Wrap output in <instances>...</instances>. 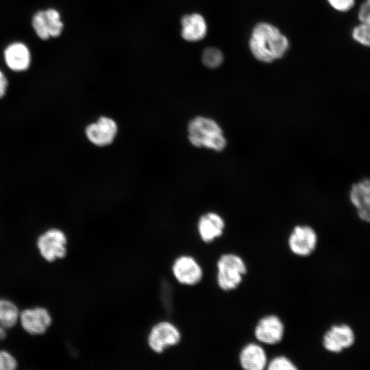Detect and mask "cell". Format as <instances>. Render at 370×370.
Here are the masks:
<instances>
[{
	"label": "cell",
	"instance_id": "cell-1",
	"mask_svg": "<svg viewBox=\"0 0 370 370\" xmlns=\"http://www.w3.org/2000/svg\"><path fill=\"white\" fill-rule=\"evenodd\" d=\"M249 45L257 60L271 62L284 56L288 47V41L273 25L260 23L252 30Z\"/></svg>",
	"mask_w": 370,
	"mask_h": 370
},
{
	"label": "cell",
	"instance_id": "cell-2",
	"mask_svg": "<svg viewBox=\"0 0 370 370\" xmlns=\"http://www.w3.org/2000/svg\"><path fill=\"white\" fill-rule=\"evenodd\" d=\"M187 137L192 145L217 152L223 151L227 145V140L220 124L208 116L192 118L187 125Z\"/></svg>",
	"mask_w": 370,
	"mask_h": 370
},
{
	"label": "cell",
	"instance_id": "cell-3",
	"mask_svg": "<svg viewBox=\"0 0 370 370\" xmlns=\"http://www.w3.org/2000/svg\"><path fill=\"white\" fill-rule=\"evenodd\" d=\"M247 269L243 259L237 254L221 255L217 262V282L224 291L236 289L241 284Z\"/></svg>",
	"mask_w": 370,
	"mask_h": 370
},
{
	"label": "cell",
	"instance_id": "cell-4",
	"mask_svg": "<svg viewBox=\"0 0 370 370\" xmlns=\"http://www.w3.org/2000/svg\"><path fill=\"white\" fill-rule=\"evenodd\" d=\"M182 339L181 332L168 321L158 322L152 326L147 336V344L156 354H162L167 349L177 345Z\"/></svg>",
	"mask_w": 370,
	"mask_h": 370
},
{
	"label": "cell",
	"instance_id": "cell-5",
	"mask_svg": "<svg viewBox=\"0 0 370 370\" xmlns=\"http://www.w3.org/2000/svg\"><path fill=\"white\" fill-rule=\"evenodd\" d=\"M67 238L64 232L51 228L41 234L37 246L42 256L49 262L64 258L67 254Z\"/></svg>",
	"mask_w": 370,
	"mask_h": 370
},
{
	"label": "cell",
	"instance_id": "cell-6",
	"mask_svg": "<svg viewBox=\"0 0 370 370\" xmlns=\"http://www.w3.org/2000/svg\"><path fill=\"white\" fill-rule=\"evenodd\" d=\"M171 271L176 281L184 286L197 284L204 275L202 267L190 255H181L176 258L172 264Z\"/></svg>",
	"mask_w": 370,
	"mask_h": 370
},
{
	"label": "cell",
	"instance_id": "cell-7",
	"mask_svg": "<svg viewBox=\"0 0 370 370\" xmlns=\"http://www.w3.org/2000/svg\"><path fill=\"white\" fill-rule=\"evenodd\" d=\"M317 235L314 230L307 225H297L293 227L288 238L291 251L298 256H308L316 249Z\"/></svg>",
	"mask_w": 370,
	"mask_h": 370
},
{
	"label": "cell",
	"instance_id": "cell-8",
	"mask_svg": "<svg viewBox=\"0 0 370 370\" xmlns=\"http://www.w3.org/2000/svg\"><path fill=\"white\" fill-rule=\"evenodd\" d=\"M118 132L116 121L108 116H100L96 121L88 125L85 128L87 139L94 145L104 147L110 145Z\"/></svg>",
	"mask_w": 370,
	"mask_h": 370
},
{
	"label": "cell",
	"instance_id": "cell-9",
	"mask_svg": "<svg viewBox=\"0 0 370 370\" xmlns=\"http://www.w3.org/2000/svg\"><path fill=\"white\" fill-rule=\"evenodd\" d=\"M284 325L280 318L274 314L262 317L254 328L256 340L267 345H275L282 340Z\"/></svg>",
	"mask_w": 370,
	"mask_h": 370
},
{
	"label": "cell",
	"instance_id": "cell-10",
	"mask_svg": "<svg viewBox=\"0 0 370 370\" xmlns=\"http://www.w3.org/2000/svg\"><path fill=\"white\" fill-rule=\"evenodd\" d=\"M355 341L352 329L346 324L332 326L323 335V345L330 352L339 353L351 347Z\"/></svg>",
	"mask_w": 370,
	"mask_h": 370
},
{
	"label": "cell",
	"instance_id": "cell-11",
	"mask_svg": "<svg viewBox=\"0 0 370 370\" xmlns=\"http://www.w3.org/2000/svg\"><path fill=\"white\" fill-rule=\"evenodd\" d=\"M20 316L23 329L32 335L44 334L52 322L48 310L40 307L26 309Z\"/></svg>",
	"mask_w": 370,
	"mask_h": 370
},
{
	"label": "cell",
	"instance_id": "cell-12",
	"mask_svg": "<svg viewBox=\"0 0 370 370\" xmlns=\"http://www.w3.org/2000/svg\"><path fill=\"white\" fill-rule=\"evenodd\" d=\"M225 228L223 218L215 212H207L198 219L197 231L201 241L210 243L220 238Z\"/></svg>",
	"mask_w": 370,
	"mask_h": 370
},
{
	"label": "cell",
	"instance_id": "cell-13",
	"mask_svg": "<svg viewBox=\"0 0 370 370\" xmlns=\"http://www.w3.org/2000/svg\"><path fill=\"white\" fill-rule=\"evenodd\" d=\"M239 362L245 370H262L267 366L268 360L261 345L249 343L242 348L239 354Z\"/></svg>",
	"mask_w": 370,
	"mask_h": 370
},
{
	"label": "cell",
	"instance_id": "cell-14",
	"mask_svg": "<svg viewBox=\"0 0 370 370\" xmlns=\"http://www.w3.org/2000/svg\"><path fill=\"white\" fill-rule=\"evenodd\" d=\"M350 199L356 208L359 217L370 223V180H365L354 184Z\"/></svg>",
	"mask_w": 370,
	"mask_h": 370
},
{
	"label": "cell",
	"instance_id": "cell-15",
	"mask_svg": "<svg viewBox=\"0 0 370 370\" xmlns=\"http://www.w3.org/2000/svg\"><path fill=\"white\" fill-rule=\"evenodd\" d=\"M182 37L187 41H198L207 33V25L204 17L197 13L185 15L181 20Z\"/></svg>",
	"mask_w": 370,
	"mask_h": 370
},
{
	"label": "cell",
	"instance_id": "cell-16",
	"mask_svg": "<svg viewBox=\"0 0 370 370\" xmlns=\"http://www.w3.org/2000/svg\"><path fill=\"white\" fill-rule=\"evenodd\" d=\"M8 67L15 71L26 70L30 64V53L27 47L21 42L9 45L4 52Z\"/></svg>",
	"mask_w": 370,
	"mask_h": 370
},
{
	"label": "cell",
	"instance_id": "cell-17",
	"mask_svg": "<svg viewBox=\"0 0 370 370\" xmlns=\"http://www.w3.org/2000/svg\"><path fill=\"white\" fill-rule=\"evenodd\" d=\"M18 317L16 305L7 299H0V325L5 329L14 326Z\"/></svg>",
	"mask_w": 370,
	"mask_h": 370
},
{
	"label": "cell",
	"instance_id": "cell-18",
	"mask_svg": "<svg viewBox=\"0 0 370 370\" xmlns=\"http://www.w3.org/2000/svg\"><path fill=\"white\" fill-rule=\"evenodd\" d=\"M44 13L49 36L52 37L60 36L62 31L63 23L59 12L54 9H48Z\"/></svg>",
	"mask_w": 370,
	"mask_h": 370
},
{
	"label": "cell",
	"instance_id": "cell-19",
	"mask_svg": "<svg viewBox=\"0 0 370 370\" xmlns=\"http://www.w3.org/2000/svg\"><path fill=\"white\" fill-rule=\"evenodd\" d=\"M201 59L206 66L216 68L222 63L223 56L221 51L217 48L208 47L204 50Z\"/></svg>",
	"mask_w": 370,
	"mask_h": 370
},
{
	"label": "cell",
	"instance_id": "cell-20",
	"mask_svg": "<svg viewBox=\"0 0 370 370\" xmlns=\"http://www.w3.org/2000/svg\"><path fill=\"white\" fill-rule=\"evenodd\" d=\"M353 38L362 45L370 47V22H362L352 31Z\"/></svg>",
	"mask_w": 370,
	"mask_h": 370
},
{
	"label": "cell",
	"instance_id": "cell-21",
	"mask_svg": "<svg viewBox=\"0 0 370 370\" xmlns=\"http://www.w3.org/2000/svg\"><path fill=\"white\" fill-rule=\"evenodd\" d=\"M32 26L38 35L42 40L48 39L49 34L44 11L37 12L33 17Z\"/></svg>",
	"mask_w": 370,
	"mask_h": 370
},
{
	"label": "cell",
	"instance_id": "cell-22",
	"mask_svg": "<svg viewBox=\"0 0 370 370\" xmlns=\"http://www.w3.org/2000/svg\"><path fill=\"white\" fill-rule=\"evenodd\" d=\"M267 369L269 370H295L297 367L288 358L278 356L268 362Z\"/></svg>",
	"mask_w": 370,
	"mask_h": 370
},
{
	"label": "cell",
	"instance_id": "cell-23",
	"mask_svg": "<svg viewBox=\"0 0 370 370\" xmlns=\"http://www.w3.org/2000/svg\"><path fill=\"white\" fill-rule=\"evenodd\" d=\"M16 367L15 358L9 352L0 350V370H14Z\"/></svg>",
	"mask_w": 370,
	"mask_h": 370
},
{
	"label": "cell",
	"instance_id": "cell-24",
	"mask_svg": "<svg viewBox=\"0 0 370 370\" xmlns=\"http://www.w3.org/2000/svg\"><path fill=\"white\" fill-rule=\"evenodd\" d=\"M330 5L336 10L346 12L355 3V0H328Z\"/></svg>",
	"mask_w": 370,
	"mask_h": 370
},
{
	"label": "cell",
	"instance_id": "cell-25",
	"mask_svg": "<svg viewBox=\"0 0 370 370\" xmlns=\"http://www.w3.org/2000/svg\"><path fill=\"white\" fill-rule=\"evenodd\" d=\"M358 17L360 23L370 22V0H365L361 4Z\"/></svg>",
	"mask_w": 370,
	"mask_h": 370
},
{
	"label": "cell",
	"instance_id": "cell-26",
	"mask_svg": "<svg viewBox=\"0 0 370 370\" xmlns=\"http://www.w3.org/2000/svg\"><path fill=\"white\" fill-rule=\"evenodd\" d=\"M8 86V81L3 73L0 71V99L2 98Z\"/></svg>",
	"mask_w": 370,
	"mask_h": 370
},
{
	"label": "cell",
	"instance_id": "cell-27",
	"mask_svg": "<svg viewBox=\"0 0 370 370\" xmlns=\"http://www.w3.org/2000/svg\"><path fill=\"white\" fill-rule=\"evenodd\" d=\"M5 330V329L0 325V341L3 340L5 337L6 333Z\"/></svg>",
	"mask_w": 370,
	"mask_h": 370
}]
</instances>
